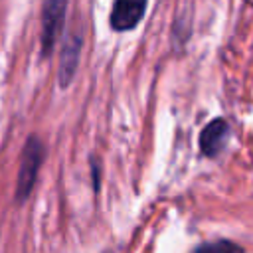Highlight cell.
<instances>
[{
  "label": "cell",
  "mask_w": 253,
  "mask_h": 253,
  "mask_svg": "<svg viewBox=\"0 0 253 253\" xmlns=\"http://www.w3.org/2000/svg\"><path fill=\"white\" fill-rule=\"evenodd\" d=\"M229 138V125L223 119H215L208 123V126L200 134V148L206 156H217Z\"/></svg>",
  "instance_id": "obj_5"
},
{
  "label": "cell",
  "mask_w": 253,
  "mask_h": 253,
  "mask_svg": "<svg viewBox=\"0 0 253 253\" xmlns=\"http://www.w3.org/2000/svg\"><path fill=\"white\" fill-rule=\"evenodd\" d=\"M81 45H83V38L79 32H71L63 42L61 55H59V67H57V79L61 87H67L77 71Z\"/></svg>",
  "instance_id": "obj_3"
},
{
  "label": "cell",
  "mask_w": 253,
  "mask_h": 253,
  "mask_svg": "<svg viewBox=\"0 0 253 253\" xmlns=\"http://www.w3.org/2000/svg\"><path fill=\"white\" fill-rule=\"evenodd\" d=\"M65 10H67V4L59 0H49L42 6V51L43 55L51 53L59 38V32L65 22Z\"/></svg>",
  "instance_id": "obj_2"
},
{
  "label": "cell",
  "mask_w": 253,
  "mask_h": 253,
  "mask_svg": "<svg viewBox=\"0 0 253 253\" xmlns=\"http://www.w3.org/2000/svg\"><path fill=\"white\" fill-rule=\"evenodd\" d=\"M196 253H243V249L231 241H225V239H219V241H213V243H206L202 245L200 249H196Z\"/></svg>",
  "instance_id": "obj_6"
},
{
  "label": "cell",
  "mask_w": 253,
  "mask_h": 253,
  "mask_svg": "<svg viewBox=\"0 0 253 253\" xmlns=\"http://www.w3.org/2000/svg\"><path fill=\"white\" fill-rule=\"evenodd\" d=\"M144 10H146L144 2H128V0L117 2L113 6V10H111V26H113V30H117V32L132 30L140 22Z\"/></svg>",
  "instance_id": "obj_4"
},
{
  "label": "cell",
  "mask_w": 253,
  "mask_h": 253,
  "mask_svg": "<svg viewBox=\"0 0 253 253\" xmlns=\"http://www.w3.org/2000/svg\"><path fill=\"white\" fill-rule=\"evenodd\" d=\"M43 154H45L43 142L38 136H30L24 150H22V160H20V170H18V180H16V198H18V202L26 200L32 194L34 184L38 180L40 166L43 162Z\"/></svg>",
  "instance_id": "obj_1"
}]
</instances>
